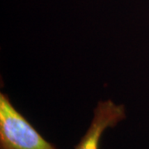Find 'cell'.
<instances>
[{"instance_id":"cell-2","label":"cell","mask_w":149,"mask_h":149,"mask_svg":"<svg viewBox=\"0 0 149 149\" xmlns=\"http://www.w3.org/2000/svg\"><path fill=\"white\" fill-rule=\"evenodd\" d=\"M126 118L123 104L107 100L100 101L94 109L91 124L74 149H99L102 136L108 128H114Z\"/></svg>"},{"instance_id":"cell-1","label":"cell","mask_w":149,"mask_h":149,"mask_svg":"<svg viewBox=\"0 0 149 149\" xmlns=\"http://www.w3.org/2000/svg\"><path fill=\"white\" fill-rule=\"evenodd\" d=\"M0 149H56L0 94Z\"/></svg>"}]
</instances>
